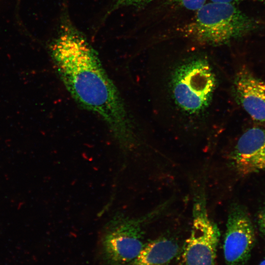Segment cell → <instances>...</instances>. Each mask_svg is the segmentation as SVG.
Instances as JSON below:
<instances>
[{
  "instance_id": "1",
  "label": "cell",
  "mask_w": 265,
  "mask_h": 265,
  "mask_svg": "<svg viewBox=\"0 0 265 265\" xmlns=\"http://www.w3.org/2000/svg\"><path fill=\"white\" fill-rule=\"evenodd\" d=\"M62 24L51 52L63 85L76 103L102 119L124 152L131 151L136 130L121 94L85 37L70 22Z\"/></svg>"
},
{
  "instance_id": "2",
  "label": "cell",
  "mask_w": 265,
  "mask_h": 265,
  "mask_svg": "<svg viewBox=\"0 0 265 265\" xmlns=\"http://www.w3.org/2000/svg\"><path fill=\"white\" fill-rule=\"evenodd\" d=\"M219 82L204 53H191L160 63L157 68L159 111L174 126L192 130L207 126L216 105Z\"/></svg>"
},
{
  "instance_id": "3",
  "label": "cell",
  "mask_w": 265,
  "mask_h": 265,
  "mask_svg": "<svg viewBox=\"0 0 265 265\" xmlns=\"http://www.w3.org/2000/svg\"><path fill=\"white\" fill-rule=\"evenodd\" d=\"M196 12L181 31L185 37L201 45H224L255 30L260 25L258 21L233 4L210 1Z\"/></svg>"
},
{
  "instance_id": "4",
  "label": "cell",
  "mask_w": 265,
  "mask_h": 265,
  "mask_svg": "<svg viewBox=\"0 0 265 265\" xmlns=\"http://www.w3.org/2000/svg\"><path fill=\"white\" fill-rule=\"evenodd\" d=\"M164 203L144 215L132 218L118 213L106 224L102 236V253L106 265H129L145 243L143 227L165 208Z\"/></svg>"
},
{
  "instance_id": "5",
  "label": "cell",
  "mask_w": 265,
  "mask_h": 265,
  "mask_svg": "<svg viewBox=\"0 0 265 265\" xmlns=\"http://www.w3.org/2000/svg\"><path fill=\"white\" fill-rule=\"evenodd\" d=\"M206 204L204 190L199 189L194 195L192 225L181 250L180 265H215L220 234Z\"/></svg>"
},
{
  "instance_id": "6",
  "label": "cell",
  "mask_w": 265,
  "mask_h": 265,
  "mask_svg": "<svg viewBox=\"0 0 265 265\" xmlns=\"http://www.w3.org/2000/svg\"><path fill=\"white\" fill-rule=\"evenodd\" d=\"M253 224L246 209L238 204L230 208L223 244L225 265H245L255 245Z\"/></svg>"
},
{
  "instance_id": "7",
  "label": "cell",
  "mask_w": 265,
  "mask_h": 265,
  "mask_svg": "<svg viewBox=\"0 0 265 265\" xmlns=\"http://www.w3.org/2000/svg\"><path fill=\"white\" fill-rule=\"evenodd\" d=\"M237 173L248 176L265 170V127H253L245 131L230 154Z\"/></svg>"
},
{
  "instance_id": "8",
  "label": "cell",
  "mask_w": 265,
  "mask_h": 265,
  "mask_svg": "<svg viewBox=\"0 0 265 265\" xmlns=\"http://www.w3.org/2000/svg\"><path fill=\"white\" fill-rule=\"evenodd\" d=\"M233 87L237 102L251 118L265 124V82L243 67L237 73Z\"/></svg>"
},
{
  "instance_id": "9",
  "label": "cell",
  "mask_w": 265,
  "mask_h": 265,
  "mask_svg": "<svg viewBox=\"0 0 265 265\" xmlns=\"http://www.w3.org/2000/svg\"><path fill=\"white\" fill-rule=\"evenodd\" d=\"M179 250V246L174 240L159 238L145 243L129 265H170Z\"/></svg>"
},
{
  "instance_id": "10",
  "label": "cell",
  "mask_w": 265,
  "mask_h": 265,
  "mask_svg": "<svg viewBox=\"0 0 265 265\" xmlns=\"http://www.w3.org/2000/svg\"><path fill=\"white\" fill-rule=\"evenodd\" d=\"M207 0H167L171 4L185 9L196 11L202 7Z\"/></svg>"
},
{
  "instance_id": "11",
  "label": "cell",
  "mask_w": 265,
  "mask_h": 265,
  "mask_svg": "<svg viewBox=\"0 0 265 265\" xmlns=\"http://www.w3.org/2000/svg\"><path fill=\"white\" fill-rule=\"evenodd\" d=\"M154 0H116L111 10L124 6L140 8L149 4Z\"/></svg>"
},
{
  "instance_id": "12",
  "label": "cell",
  "mask_w": 265,
  "mask_h": 265,
  "mask_svg": "<svg viewBox=\"0 0 265 265\" xmlns=\"http://www.w3.org/2000/svg\"><path fill=\"white\" fill-rule=\"evenodd\" d=\"M259 230L265 237V205L260 210L257 216Z\"/></svg>"
},
{
  "instance_id": "13",
  "label": "cell",
  "mask_w": 265,
  "mask_h": 265,
  "mask_svg": "<svg viewBox=\"0 0 265 265\" xmlns=\"http://www.w3.org/2000/svg\"><path fill=\"white\" fill-rule=\"evenodd\" d=\"M244 0H254L258 1H265V0H210L211 1L223 2L233 4H234V3H236L237 2H239Z\"/></svg>"
},
{
  "instance_id": "14",
  "label": "cell",
  "mask_w": 265,
  "mask_h": 265,
  "mask_svg": "<svg viewBox=\"0 0 265 265\" xmlns=\"http://www.w3.org/2000/svg\"><path fill=\"white\" fill-rule=\"evenodd\" d=\"M259 265H265V257L260 263Z\"/></svg>"
}]
</instances>
